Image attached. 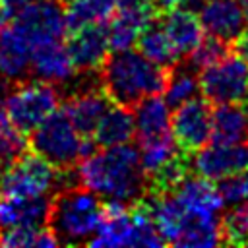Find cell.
<instances>
[{
  "instance_id": "cell-1",
  "label": "cell",
  "mask_w": 248,
  "mask_h": 248,
  "mask_svg": "<svg viewBox=\"0 0 248 248\" xmlns=\"http://www.w3.org/2000/svg\"><path fill=\"white\" fill-rule=\"evenodd\" d=\"M76 174L79 186L105 198V202L134 205L149 190L138 147L130 143L101 147V151L89 153L78 161Z\"/></svg>"
},
{
  "instance_id": "cell-2",
  "label": "cell",
  "mask_w": 248,
  "mask_h": 248,
  "mask_svg": "<svg viewBox=\"0 0 248 248\" xmlns=\"http://www.w3.org/2000/svg\"><path fill=\"white\" fill-rule=\"evenodd\" d=\"M167 70L134 48L112 50L101 66V87L116 105L134 107L149 95L163 93Z\"/></svg>"
},
{
  "instance_id": "cell-3",
  "label": "cell",
  "mask_w": 248,
  "mask_h": 248,
  "mask_svg": "<svg viewBox=\"0 0 248 248\" xmlns=\"http://www.w3.org/2000/svg\"><path fill=\"white\" fill-rule=\"evenodd\" d=\"M105 215L101 198L76 184L56 192L50 202L48 229L54 232L58 244H83L93 238Z\"/></svg>"
},
{
  "instance_id": "cell-4",
  "label": "cell",
  "mask_w": 248,
  "mask_h": 248,
  "mask_svg": "<svg viewBox=\"0 0 248 248\" xmlns=\"http://www.w3.org/2000/svg\"><path fill=\"white\" fill-rule=\"evenodd\" d=\"M33 153L46 159L56 169H70L79 159L95 151L97 143L91 136H83L74 126L66 110H56L45 118L29 138Z\"/></svg>"
},
{
  "instance_id": "cell-5",
  "label": "cell",
  "mask_w": 248,
  "mask_h": 248,
  "mask_svg": "<svg viewBox=\"0 0 248 248\" xmlns=\"http://www.w3.org/2000/svg\"><path fill=\"white\" fill-rule=\"evenodd\" d=\"M60 93L52 83L46 81H29L12 87L4 108L8 118L21 130L33 132L45 118L58 110Z\"/></svg>"
},
{
  "instance_id": "cell-6",
  "label": "cell",
  "mask_w": 248,
  "mask_h": 248,
  "mask_svg": "<svg viewBox=\"0 0 248 248\" xmlns=\"http://www.w3.org/2000/svg\"><path fill=\"white\" fill-rule=\"evenodd\" d=\"M200 91L213 105L240 103L248 95V60L238 52L225 54L200 70Z\"/></svg>"
},
{
  "instance_id": "cell-7",
  "label": "cell",
  "mask_w": 248,
  "mask_h": 248,
  "mask_svg": "<svg viewBox=\"0 0 248 248\" xmlns=\"http://www.w3.org/2000/svg\"><path fill=\"white\" fill-rule=\"evenodd\" d=\"M54 188H58V169L37 153H23L0 169V194L4 196H48Z\"/></svg>"
},
{
  "instance_id": "cell-8",
  "label": "cell",
  "mask_w": 248,
  "mask_h": 248,
  "mask_svg": "<svg viewBox=\"0 0 248 248\" xmlns=\"http://www.w3.org/2000/svg\"><path fill=\"white\" fill-rule=\"evenodd\" d=\"M14 23L33 46L62 41L68 33L66 8L62 0H33L16 14Z\"/></svg>"
},
{
  "instance_id": "cell-9",
  "label": "cell",
  "mask_w": 248,
  "mask_h": 248,
  "mask_svg": "<svg viewBox=\"0 0 248 248\" xmlns=\"http://www.w3.org/2000/svg\"><path fill=\"white\" fill-rule=\"evenodd\" d=\"M170 132L176 145L192 155L211 141V107L207 99H188L170 112Z\"/></svg>"
},
{
  "instance_id": "cell-10",
  "label": "cell",
  "mask_w": 248,
  "mask_h": 248,
  "mask_svg": "<svg viewBox=\"0 0 248 248\" xmlns=\"http://www.w3.org/2000/svg\"><path fill=\"white\" fill-rule=\"evenodd\" d=\"M196 174L221 180L248 170V143L244 141H207L196 151L192 161Z\"/></svg>"
},
{
  "instance_id": "cell-11",
  "label": "cell",
  "mask_w": 248,
  "mask_h": 248,
  "mask_svg": "<svg viewBox=\"0 0 248 248\" xmlns=\"http://www.w3.org/2000/svg\"><path fill=\"white\" fill-rule=\"evenodd\" d=\"M174 198L182 205L186 217H207V219H221L223 213V200L219 196L217 186L200 174L184 176L172 190Z\"/></svg>"
},
{
  "instance_id": "cell-12",
  "label": "cell",
  "mask_w": 248,
  "mask_h": 248,
  "mask_svg": "<svg viewBox=\"0 0 248 248\" xmlns=\"http://www.w3.org/2000/svg\"><path fill=\"white\" fill-rule=\"evenodd\" d=\"M110 99L105 93L103 87H95L91 83H83L72 91L68 97L64 110L72 118L74 126L78 128L79 134L83 136H93L95 128L99 126L101 118L110 107Z\"/></svg>"
},
{
  "instance_id": "cell-13",
  "label": "cell",
  "mask_w": 248,
  "mask_h": 248,
  "mask_svg": "<svg viewBox=\"0 0 248 248\" xmlns=\"http://www.w3.org/2000/svg\"><path fill=\"white\" fill-rule=\"evenodd\" d=\"M203 31L225 43H234L246 31L244 12L238 0H207L198 10Z\"/></svg>"
},
{
  "instance_id": "cell-14",
  "label": "cell",
  "mask_w": 248,
  "mask_h": 248,
  "mask_svg": "<svg viewBox=\"0 0 248 248\" xmlns=\"http://www.w3.org/2000/svg\"><path fill=\"white\" fill-rule=\"evenodd\" d=\"M33 45L16 23L0 29V78L10 83L23 81L31 74Z\"/></svg>"
},
{
  "instance_id": "cell-15",
  "label": "cell",
  "mask_w": 248,
  "mask_h": 248,
  "mask_svg": "<svg viewBox=\"0 0 248 248\" xmlns=\"http://www.w3.org/2000/svg\"><path fill=\"white\" fill-rule=\"evenodd\" d=\"M76 72L78 68L70 56L68 46H64L62 41H52L33 46L31 76H35V79L52 85H64L76 78Z\"/></svg>"
},
{
  "instance_id": "cell-16",
  "label": "cell",
  "mask_w": 248,
  "mask_h": 248,
  "mask_svg": "<svg viewBox=\"0 0 248 248\" xmlns=\"http://www.w3.org/2000/svg\"><path fill=\"white\" fill-rule=\"evenodd\" d=\"M108 35L103 23L74 29L68 39L70 56L78 72H95L108 56Z\"/></svg>"
},
{
  "instance_id": "cell-17",
  "label": "cell",
  "mask_w": 248,
  "mask_h": 248,
  "mask_svg": "<svg viewBox=\"0 0 248 248\" xmlns=\"http://www.w3.org/2000/svg\"><path fill=\"white\" fill-rule=\"evenodd\" d=\"M48 196H4L0 202V229L45 227L50 213Z\"/></svg>"
},
{
  "instance_id": "cell-18",
  "label": "cell",
  "mask_w": 248,
  "mask_h": 248,
  "mask_svg": "<svg viewBox=\"0 0 248 248\" xmlns=\"http://www.w3.org/2000/svg\"><path fill=\"white\" fill-rule=\"evenodd\" d=\"M159 19L163 29L167 31L172 46L182 56H188L198 43L203 39V27L200 23V17L196 12H190L180 6H172L169 10L159 12Z\"/></svg>"
},
{
  "instance_id": "cell-19",
  "label": "cell",
  "mask_w": 248,
  "mask_h": 248,
  "mask_svg": "<svg viewBox=\"0 0 248 248\" xmlns=\"http://www.w3.org/2000/svg\"><path fill=\"white\" fill-rule=\"evenodd\" d=\"M134 242V213L128 203L107 202L103 221L87 242L91 246H132Z\"/></svg>"
},
{
  "instance_id": "cell-20",
  "label": "cell",
  "mask_w": 248,
  "mask_h": 248,
  "mask_svg": "<svg viewBox=\"0 0 248 248\" xmlns=\"http://www.w3.org/2000/svg\"><path fill=\"white\" fill-rule=\"evenodd\" d=\"M157 14L155 8H118L107 27L110 50H126L138 43L141 29Z\"/></svg>"
},
{
  "instance_id": "cell-21",
  "label": "cell",
  "mask_w": 248,
  "mask_h": 248,
  "mask_svg": "<svg viewBox=\"0 0 248 248\" xmlns=\"http://www.w3.org/2000/svg\"><path fill=\"white\" fill-rule=\"evenodd\" d=\"M136 136V118L134 110L124 105H110L105 116L101 118L99 126L93 132V140L97 147H110L120 143H130Z\"/></svg>"
},
{
  "instance_id": "cell-22",
  "label": "cell",
  "mask_w": 248,
  "mask_h": 248,
  "mask_svg": "<svg viewBox=\"0 0 248 248\" xmlns=\"http://www.w3.org/2000/svg\"><path fill=\"white\" fill-rule=\"evenodd\" d=\"M248 138V108L240 103H223L211 110L213 141H244Z\"/></svg>"
},
{
  "instance_id": "cell-23",
  "label": "cell",
  "mask_w": 248,
  "mask_h": 248,
  "mask_svg": "<svg viewBox=\"0 0 248 248\" xmlns=\"http://www.w3.org/2000/svg\"><path fill=\"white\" fill-rule=\"evenodd\" d=\"M138 46H140L141 54H145L151 62H155L157 66H161L165 70L172 68L180 60V54L176 52L167 31L163 29L159 16H153L149 19V23L141 29V33L138 37Z\"/></svg>"
},
{
  "instance_id": "cell-24",
  "label": "cell",
  "mask_w": 248,
  "mask_h": 248,
  "mask_svg": "<svg viewBox=\"0 0 248 248\" xmlns=\"http://www.w3.org/2000/svg\"><path fill=\"white\" fill-rule=\"evenodd\" d=\"M170 105L165 97L149 95L134 105V118H136V132L138 138L145 136H159L170 132Z\"/></svg>"
},
{
  "instance_id": "cell-25",
  "label": "cell",
  "mask_w": 248,
  "mask_h": 248,
  "mask_svg": "<svg viewBox=\"0 0 248 248\" xmlns=\"http://www.w3.org/2000/svg\"><path fill=\"white\" fill-rule=\"evenodd\" d=\"M180 151L182 149L176 145L172 132L159 134V136H145V138H140L138 141L140 163L147 178L159 172L165 165H169Z\"/></svg>"
},
{
  "instance_id": "cell-26",
  "label": "cell",
  "mask_w": 248,
  "mask_h": 248,
  "mask_svg": "<svg viewBox=\"0 0 248 248\" xmlns=\"http://www.w3.org/2000/svg\"><path fill=\"white\" fill-rule=\"evenodd\" d=\"M68 31L108 21L118 10V0H64Z\"/></svg>"
},
{
  "instance_id": "cell-27",
  "label": "cell",
  "mask_w": 248,
  "mask_h": 248,
  "mask_svg": "<svg viewBox=\"0 0 248 248\" xmlns=\"http://www.w3.org/2000/svg\"><path fill=\"white\" fill-rule=\"evenodd\" d=\"M200 91V72L184 62V64H174L172 68L167 70V83H165V99L170 107H176L188 99L198 97Z\"/></svg>"
},
{
  "instance_id": "cell-28",
  "label": "cell",
  "mask_w": 248,
  "mask_h": 248,
  "mask_svg": "<svg viewBox=\"0 0 248 248\" xmlns=\"http://www.w3.org/2000/svg\"><path fill=\"white\" fill-rule=\"evenodd\" d=\"M0 246L8 248H52L58 246L54 232L45 227H8L0 229Z\"/></svg>"
},
{
  "instance_id": "cell-29",
  "label": "cell",
  "mask_w": 248,
  "mask_h": 248,
  "mask_svg": "<svg viewBox=\"0 0 248 248\" xmlns=\"http://www.w3.org/2000/svg\"><path fill=\"white\" fill-rule=\"evenodd\" d=\"M27 145L29 141L25 138V132H21L8 118L6 108L0 107V169L17 161L25 153Z\"/></svg>"
},
{
  "instance_id": "cell-30",
  "label": "cell",
  "mask_w": 248,
  "mask_h": 248,
  "mask_svg": "<svg viewBox=\"0 0 248 248\" xmlns=\"http://www.w3.org/2000/svg\"><path fill=\"white\" fill-rule=\"evenodd\" d=\"M229 52V46L225 41L217 39V37H211L207 35L205 39H202L198 43V46L188 54V64H192L198 72L209 64H213L215 60L223 58L225 54Z\"/></svg>"
},
{
  "instance_id": "cell-31",
  "label": "cell",
  "mask_w": 248,
  "mask_h": 248,
  "mask_svg": "<svg viewBox=\"0 0 248 248\" xmlns=\"http://www.w3.org/2000/svg\"><path fill=\"white\" fill-rule=\"evenodd\" d=\"M223 232L229 244H248V203L232 207V211L223 217Z\"/></svg>"
},
{
  "instance_id": "cell-32",
  "label": "cell",
  "mask_w": 248,
  "mask_h": 248,
  "mask_svg": "<svg viewBox=\"0 0 248 248\" xmlns=\"http://www.w3.org/2000/svg\"><path fill=\"white\" fill-rule=\"evenodd\" d=\"M234 48H236V52H238L242 58L248 60V31H244V33L234 41Z\"/></svg>"
},
{
  "instance_id": "cell-33",
  "label": "cell",
  "mask_w": 248,
  "mask_h": 248,
  "mask_svg": "<svg viewBox=\"0 0 248 248\" xmlns=\"http://www.w3.org/2000/svg\"><path fill=\"white\" fill-rule=\"evenodd\" d=\"M118 8H155L153 0H118Z\"/></svg>"
},
{
  "instance_id": "cell-34",
  "label": "cell",
  "mask_w": 248,
  "mask_h": 248,
  "mask_svg": "<svg viewBox=\"0 0 248 248\" xmlns=\"http://www.w3.org/2000/svg\"><path fill=\"white\" fill-rule=\"evenodd\" d=\"M14 17V14H12V10L0 0V29L4 27V25H8L10 23V19Z\"/></svg>"
},
{
  "instance_id": "cell-35",
  "label": "cell",
  "mask_w": 248,
  "mask_h": 248,
  "mask_svg": "<svg viewBox=\"0 0 248 248\" xmlns=\"http://www.w3.org/2000/svg\"><path fill=\"white\" fill-rule=\"evenodd\" d=\"M2 2H4V4H6L10 10H12V14L16 16V14H17L21 8H25V6H27L29 2H33V0H2Z\"/></svg>"
},
{
  "instance_id": "cell-36",
  "label": "cell",
  "mask_w": 248,
  "mask_h": 248,
  "mask_svg": "<svg viewBox=\"0 0 248 248\" xmlns=\"http://www.w3.org/2000/svg\"><path fill=\"white\" fill-rule=\"evenodd\" d=\"M242 200L244 203H248V172H242Z\"/></svg>"
},
{
  "instance_id": "cell-37",
  "label": "cell",
  "mask_w": 248,
  "mask_h": 248,
  "mask_svg": "<svg viewBox=\"0 0 248 248\" xmlns=\"http://www.w3.org/2000/svg\"><path fill=\"white\" fill-rule=\"evenodd\" d=\"M240 6H242V12H244V19H246V27H248V0H238Z\"/></svg>"
}]
</instances>
